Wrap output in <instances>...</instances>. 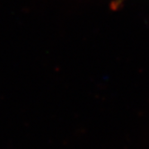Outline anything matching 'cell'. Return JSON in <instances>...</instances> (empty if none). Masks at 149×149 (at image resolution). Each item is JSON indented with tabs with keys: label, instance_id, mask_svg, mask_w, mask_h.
Listing matches in <instances>:
<instances>
[{
	"label": "cell",
	"instance_id": "1",
	"mask_svg": "<svg viewBox=\"0 0 149 149\" xmlns=\"http://www.w3.org/2000/svg\"><path fill=\"white\" fill-rule=\"evenodd\" d=\"M124 0H113V7L116 8L118 6H120Z\"/></svg>",
	"mask_w": 149,
	"mask_h": 149
}]
</instances>
